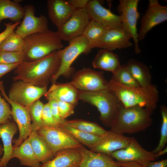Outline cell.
I'll return each instance as SVG.
<instances>
[{
  "instance_id": "1",
  "label": "cell",
  "mask_w": 167,
  "mask_h": 167,
  "mask_svg": "<svg viewBox=\"0 0 167 167\" xmlns=\"http://www.w3.org/2000/svg\"><path fill=\"white\" fill-rule=\"evenodd\" d=\"M62 52V49L55 51L35 61L23 62L15 68L13 81L21 80L40 87H47L59 69Z\"/></svg>"
},
{
  "instance_id": "2",
  "label": "cell",
  "mask_w": 167,
  "mask_h": 167,
  "mask_svg": "<svg viewBox=\"0 0 167 167\" xmlns=\"http://www.w3.org/2000/svg\"><path fill=\"white\" fill-rule=\"evenodd\" d=\"M108 85L125 108L139 106L154 110L156 108L158 91L152 84L145 87H129L119 83L112 78L108 81Z\"/></svg>"
},
{
  "instance_id": "3",
  "label": "cell",
  "mask_w": 167,
  "mask_h": 167,
  "mask_svg": "<svg viewBox=\"0 0 167 167\" xmlns=\"http://www.w3.org/2000/svg\"><path fill=\"white\" fill-rule=\"evenodd\" d=\"M153 111L139 106L125 108L122 105L110 125V130L123 134L144 131L152 124L151 116Z\"/></svg>"
},
{
  "instance_id": "4",
  "label": "cell",
  "mask_w": 167,
  "mask_h": 167,
  "mask_svg": "<svg viewBox=\"0 0 167 167\" xmlns=\"http://www.w3.org/2000/svg\"><path fill=\"white\" fill-rule=\"evenodd\" d=\"M78 99L96 106L100 113L99 118L106 126L110 127L122 105L114 92L109 88L95 91L78 90Z\"/></svg>"
},
{
  "instance_id": "5",
  "label": "cell",
  "mask_w": 167,
  "mask_h": 167,
  "mask_svg": "<svg viewBox=\"0 0 167 167\" xmlns=\"http://www.w3.org/2000/svg\"><path fill=\"white\" fill-rule=\"evenodd\" d=\"M24 39L25 61L39 59L64 47L62 40L56 32L49 30L30 34Z\"/></svg>"
},
{
  "instance_id": "6",
  "label": "cell",
  "mask_w": 167,
  "mask_h": 167,
  "mask_svg": "<svg viewBox=\"0 0 167 167\" xmlns=\"http://www.w3.org/2000/svg\"><path fill=\"white\" fill-rule=\"evenodd\" d=\"M91 49L85 37L82 35L69 41V45L62 49L61 63L57 73L52 79L51 82L53 84L61 75L69 78L73 75L74 68L71 65L77 58L81 54H87Z\"/></svg>"
},
{
  "instance_id": "7",
  "label": "cell",
  "mask_w": 167,
  "mask_h": 167,
  "mask_svg": "<svg viewBox=\"0 0 167 167\" xmlns=\"http://www.w3.org/2000/svg\"><path fill=\"white\" fill-rule=\"evenodd\" d=\"M36 132L47 142L54 156L60 150L68 148L79 149L82 145L59 126L56 127L44 126Z\"/></svg>"
},
{
  "instance_id": "8",
  "label": "cell",
  "mask_w": 167,
  "mask_h": 167,
  "mask_svg": "<svg viewBox=\"0 0 167 167\" xmlns=\"http://www.w3.org/2000/svg\"><path fill=\"white\" fill-rule=\"evenodd\" d=\"M139 0H119L118 10L120 13L122 29L132 37L135 44L134 51L136 54L141 51L138 43L137 23L139 14L137 6Z\"/></svg>"
},
{
  "instance_id": "9",
  "label": "cell",
  "mask_w": 167,
  "mask_h": 167,
  "mask_svg": "<svg viewBox=\"0 0 167 167\" xmlns=\"http://www.w3.org/2000/svg\"><path fill=\"white\" fill-rule=\"evenodd\" d=\"M1 94L11 105V116L19 131L18 139L14 140V148L20 146L32 132L31 120L28 109L10 100L6 93L2 81H0Z\"/></svg>"
},
{
  "instance_id": "10",
  "label": "cell",
  "mask_w": 167,
  "mask_h": 167,
  "mask_svg": "<svg viewBox=\"0 0 167 167\" xmlns=\"http://www.w3.org/2000/svg\"><path fill=\"white\" fill-rule=\"evenodd\" d=\"M47 87H40L17 80L11 85L8 97L12 101L28 109L31 104L46 93Z\"/></svg>"
},
{
  "instance_id": "11",
  "label": "cell",
  "mask_w": 167,
  "mask_h": 167,
  "mask_svg": "<svg viewBox=\"0 0 167 167\" xmlns=\"http://www.w3.org/2000/svg\"><path fill=\"white\" fill-rule=\"evenodd\" d=\"M109 156L118 162H134L144 167L156 159L155 154L143 148L134 137L127 147L113 152Z\"/></svg>"
},
{
  "instance_id": "12",
  "label": "cell",
  "mask_w": 167,
  "mask_h": 167,
  "mask_svg": "<svg viewBox=\"0 0 167 167\" xmlns=\"http://www.w3.org/2000/svg\"><path fill=\"white\" fill-rule=\"evenodd\" d=\"M71 82L82 91H95L109 88L108 81L104 77L103 72L88 68H84L74 74Z\"/></svg>"
},
{
  "instance_id": "13",
  "label": "cell",
  "mask_w": 167,
  "mask_h": 167,
  "mask_svg": "<svg viewBox=\"0 0 167 167\" xmlns=\"http://www.w3.org/2000/svg\"><path fill=\"white\" fill-rule=\"evenodd\" d=\"M90 21L86 8L76 9L70 18L56 32L62 41H68L83 35Z\"/></svg>"
},
{
  "instance_id": "14",
  "label": "cell",
  "mask_w": 167,
  "mask_h": 167,
  "mask_svg": "<svg viewBox=\"0 0 167 167\" xmlns=\"http://www.w3.org/2000/svg\"><path fill=\"white\" fill-rule=\"evenodd\" d=\"M167 20V6L161 5L157 0H149L148 8L141 20L139 40H143L152 28Z\"/></svg>"
},
{
  "instance_id": "15",
  "label": "cell",
  "mask_w": 167,
  "mask_h": 167,
  "mask_svg": "<svg viewBox=\"0 0 167 167\" xmlns=\"http://www.w3.org/2000/svg\"><path fill=\"white\" fill-rule=\"evenodd\" d=\"M86 8L90 21L96 22L108 29H122L120 16L104 7L98 1L89 0Z\"/></svg>"
},
{
  "instance_id": "16",
  "label": "cell",
  "mask_w": 167,
  "mask_h": 167,
  "mask_svg": "<svg viewBox=\"0 0 167 167\" xmlns=\"http://www.w3.org/2000/svg\"><path fill=\"white\" fill-rule=\"evenodd\" d=\"M24 15L23 20L18 26L15 32L23 38L30 34L48 30L47 18L43 15L35 16L34 6L28 5L24 7Z\"/></svg>"
},
{
  "instance_id": "17",
  "label": "cell",
  "mask_w": 167,
  "mask_h": 167,
  "mask_svg": "<svg viewBox=\"0 0 167 167\" xmlns=\"http://www.w3.org/2000/svg\"><path fill=\"white\" fill-rule=\"evenodd\" d=\"M132 138L110 130L90 150L109 156L113 152L127 147Z\"/></svg>"
},
{
  "instance_id": "18",
  "label": "cell",
  "mask_w": 167,
  "mask_h": 167,
  "mask_svg": "<svg viewBox=\"0 0 167 167\" xmlns=\"http://www.w3.org/2000/svg\"><path fill=\"white\" fill-rule=\"evenodd\" d=\"M47 6L49 17L58 29L70 18L76 10L64 0H48Z\"/></svg>"
},
{
  "instance_id": "19",
  "label": "cell",
  "mask_w": 167,
  "mask_h": 167,
  "mask_svg": "<svg viewBox=\"0 0 167 167\" xmlns=\"http://www.w3.org/2000/svg\"><path fill=\"white\" fill-rule=\"evenodd\" d=\"M78 90L71 82L64 83L56 82L44 95L46 100L54 99L77 105Z\"/></svg>"
},
{
  "instance_id": "20",
  "label": "cell",
  "mask_w": 167,
  "mask_h": 167,
  "mask_svg": "<svg viewBox=\"0 0 167 167\" xmlns=\"http://www.w3.org/2000/svg\"><path fill=\"white\" fill-rule=\"evenodd\" d=\"M79 149L82 159L78 167H122L105 154L88 150L83 145Z\"/></svg>"
},
{
  "instance_id": "21",
  "label": "cell",
  "mask_w": 167,
  "mask_h": 167,
  "mask_svg": "<svg viewBox=\"0 0 167 167\" xmlns=\"http://www.w3.org/2000/svg\"><path fill=\"white\" fill-rule=\"evenodd\" d=\"M132 37L122 29H108L98 48L111 51L128 48L132 45Z\"/></svg>"
},
{
  "instance_id": "22",
  "label": "cell",
  "mask_w": 167,
  "mask_h": 167,
  "mask_svg": "<svg viewBox=\"0 0 167 167\" xmlns=\"http://www.w3.org/2000/svg\"><path fill=\"white\" fill-rule=\"evenodd\" d=\"M79 149L68 148L57 152L54 158L39 167H78L81 161Z\"/></svg>"
},
{
  "instance_id": "23",
  "label": "cell",
  "mask_w": 167,
  "mask_h": 167,
  "mask_svg": "<svg viewBox=\"0 0 167 167\" xmlns=\"http://www.w3.org/2000/svg\"><path fill=\"white\" fill-rule=\"evenodd\" d=\"M18 130L15 122L11 121L0 125V138L2 139L3 145V155L1 160L2 167H6L9 161L12 159L14 148L12 144V140Z\"/></svg>"
},
{
  "instance_id": "24",
  "label": "cell",
  "mask_w": 167,
  "mask_h": 167,
  "mask_svg": "<svg viewBox=\"0 0 167 167\" xmlns=\"http://www.w3.org/2000/svg\"><path fill=\"white\" fill-rule=\"evenodd\" d=\"M93 67L113 73L121 66L119 58L112 51L105 49L100 50L93 59Z\"/></svg>"
},
{
  "instance_id": "25",
  "label": "cell",
  "mask_w": 167,
  "mask_h": 167,
  "mask_svg": "<svg viewBox=\"0 0 167 167\" xmlns=\"http://www.w3.org/2000/svg\"><path fill=\"white\" fill-rule=\"evenodd\" d=\"M28 138L35 155L40 162L44 163L54 158V155L51 148L36 131H32Z\"/></svg>"
},
{
  "instance_id": "26",
  "label": "cell",
  "mask_w": 167,
  "mask_h": 167,
  "mask_svg": "<svg viewBox=\"0 0 167 167\" xmlns=\"http://www.w3.org/2000/svg\"><path fill=\"white\" fill-rule=\"evenodd\" d=\"M125 65L140 86L145 87L152 84L149 69L144 64L135 59H131Z\"/></svg>"
},
{
  "instance_id": "27",
  "label": "cell",
  "mask_w": 167,
  "mask_h": 167,
  "mask_svg": "<svg viewBox=\"0 0 167 167\" xmlns=\"http://www.w3.org/2000/svg\"><path fill=\"white\" fill-rule=\"evenodd\" d=\"M12 158H17L20 165L30 167H39L40 162L37 160L28 138L19 146L14 148Z\"/></svg>"
},
{
  "instance_id": "28",
  "label": "cell",
  "mask_w": 167,
  "mask_h": 167,
  "mask_svg": "<svg viewBox=\"0 0 167 167\" xmlns=\"http://www.w3.org/2000/svg\"><path fill=\"white\" fill-rule=\"evenodd\" d=\"M24 15V7L10 0H0V23L5 19L13 22H21Z\"/></svg>"
},
{
  "instance_id": "29",
  "label": "cell",
  "mask_w": 167,
  "mask_h": 167,
  "mask_svg": "<svg viewBox=\"0 0 167 167\" xmlns=\"http://www.w3.org/2000/svg\"><path fill=\"white\" fill-rule=\"evenodd\" d=\"M62 124L79 131L100 137L104 136L108 132L96 122L81 119L73 120L65 119Z\"/></svg>"
},
{
  "instance_id": "30",
  "label": "cell",
  "mask_w": 167,
  "mask_h": 167,
  "mask_svg": "<svg viewBox=\"0 0 167 167\" xmlns=\"http://www.w3.org/2000/svg\"><path fill=\"white\" fill-rule=\"evenodd\" d=\"M107 30L98 23L90 21L83 35L87 39L91 49L98 48Z\"/></svg>"
},
{
  "instance_id": "31",
  "label": "cell",
  "mask_w": 167,
  "mask_h": 167,
  "mask_svg": "<svg viewBox=\"0 0 167 167\" xmlns=\"http://www.w3.org/2000/svg\"><path fill=\"white\" fill-rule=\"evenodd\" d=\"M59 126L70 133L80 143L90 149L96 145L102 137L79 131L63 124H59Z\"/></svg>"
},
{
  "instance_id": "32",
  "label": "cell",
  "mask_w": 167,
  "mask_h": 167,
  "mask_svg": "<svg viewBox=\"0 0 167 167\" xmlns=\"http://www.w3.org/2000/svg\"><path fill=\"white\" fill-rule=\"evenodd\" d=\"M24 38L14 31L2 41L0 45V51H24Z\"/></svg>"
},
{
  "instance_id": "33",
  "label": "cell",
  "mask_w": 167,
  "mask_h": 167,
  "mask_svg": "<svg viewBox=\"0 0 167 167\" xmlns=\"http://www.w3.org/2000/svg\"><path fill=\"white\" fill-rule=\"evenodd\" d=\"M44 104L39 99L33 103L28 108L31 121L32 131H36L44 126L42 119Z\"/></svg>"
},
{
  "instance_id": "34",
  "label": "cell",
  "mask_w": 167,
  "mask_h": 167,
  "mask_svg": "<svg viewBox=\"0 0 167 167\" xmlns=\"http://www.w3.org/2000/svg\"><path fill=\"white\" fill-rule=\"evenodd\" d=\"M112 74V78L122 84L132 87H141L126 69L125 65H121L118 70Z\"/></svg>"
},
{
  "instance_id": "35",
  "label": "cell",
  "mask_w": 167,
  "mask_h": 167,
  "mask_svg": "<svg viewBox=\"0 0 167 167\" xmlns=\"http://www.w3.org/2000/svg\"><path fill=\"white\" fill-rule=\"evenodd\" d=\"M160 112L162 118L161 137L158 146L152 151L155 154H157L164 148L167 142V108L166 106H161Z\"/></svg>"
},
{
  "instance_id": "36",
  "label": "cell",
  "mask_w": 167,
  "mask_h": 167,
  "mask_svg": "<svg viewBox=\"0 0 167 167\" xmlns=\"http://www.w3.org/2000/svg\"><path fill=\"white\" fill-rule=\"evenodd\" d=\"M25 60V56L23 51H0V64L21 63Z\"/></svg>"
},
{
  "instance_id": "37",
  "label": "cell",
  "mask_w": 167,
  "mask_h": 167,
  "mask_svg": "<svg viewBox=\"0 0 167 167\" xmlns=\"http://www.w3.org/2000/svg\"><path fill=\"white\" fill-rule=\"evenodd\" d=\"M12 112L9 103L2 98L0 91V125L11 121Z\"/></svg>"
},
{
  "instance_id": "38",
  "label": "cell",
  "mask_w": 167,
  "mask_h": 167,
  "mask_svg": "<svg viewBox=\"0 0 167 167\" xmlns=\"http://www.w3.org/2000/svg\"><path fill=\"white\" fill-rule=\"evenodd\" d=\"M42 119L44 126L56 127L59 126V124L55 121L54 118L48 102L44 104Z\"/></svg>"
},
{
  "instance_id": "39",
  "label": "cell",
  "mask_w": 167,
  "mask_h": 167,
  "mask_svg": "<svg viewBox=\"0 0 167 167\" xmlns=\"http://www.w3.org/2000/svg\"><path fill=\"white\" fill-rule=\"evenodd\" d=\"M60 117L63 121L66 118L73 114L76 105L67 102L57 101Z\"/></svg>"
},
{
  "instance_id": "40",
  "label": "cell",
  "mask_w": 167,
  "mask_h": 167,
  "mask_svg": "<svg viewBox=\"0 0 167 167\" xmlns=\"http://www.w3.org/2000/svg\"><path fill=\"white\" fill-rule=\"evenodd\" d=\"M48 101L52 114L55 120L58 124L62 123L63 121L59 115L57 101L54 99L49 100Z\"/></svg>"
},
{
  "instance_id": "41",
  "label": "cell",
  "mask_w": 167,
  "mask_h": 167,
  "mask_svg": "<svg viewBox=\"0 0 167 167\" xmlns=\"http://www.w3.org/2000/svg\"><path fill=\"white\" fill-rule=\"evenodd\" d=\"M21 22H19L12 24V23H4L6 28L4 30L0 33V45L4 39L12 32L19 25Z\"/></svg>"
},
{
  "instance_id": "42",
  "label": "cell",
  "mask_w": 167,
  "mask_h": 167,
  "mask_svg": "<svg viewBox=\"0 0 167 167\" xmlns=\"http://www.w3.org/2000/svg\"><path fill=\"white\" fill-rule=\"evenodd\" d=\"M21 63L10 64H0V79L5 74L15 69Z\"/></svg>"
},
{
  "instance_id": "43",
  "label": "cell",
  "mask_w": 167,
  "mask_h": 167,
  "mask_svg": "<svg viewBox=\"0 0 167 167\" xmlns=\"http://www.w3.org/2000/svg\"><path fill=\"white\" fill-rule=\"evenodd\" d=\"M67 2L75 9L85 8L89 0H68Z\"/></svg>"
},
{
  "instance_id": "44",
  "label": "cell",
  "mask_w": 167,
  "mask_h": 167,
  "mask_svg": "<svg viewBox=\"0 0 167 167\" xmlns=\"http://www.w3.org/2000/svg\"><path fill=\"white\" fill-rule=\"evenodd\" d=\"M167 159H165L157 161L150 162L146 167H166Z\"/></svg>"
},
{
  "instance_id": "45",
  "label": "cell",
  "mask_w": 167,
  "mask_h": 167,
  "mask_svg": "<svg viewBox=\"0 0 167 167\" xmlns=\"http://www.w3.org/2000/svg\"><path fill=\"white\" fill-rule=\"evenodd\" d=\"M120 165L122 167H144L139 164L134 162H118Z\"/></svg>"
},
{
  "instance_id": "46",
  "label": "cell",
  "mask_w": 167,
  "mask_h": 167,
  "mask_svg": "<svg viewBox=\"0 0 167 167\" xmlns=\"http://www.w3.org/2000/svg\"><path fill=\"white\" fill-rule=\"evenodd\" d=\"M167 152V148L166 147L165 148H163L162 150L160 151L157 154H155L156 159L161 156L162 155H164L165 153Z\"/></svg>"
},
{
  "instance_id": "47",
  "label": "cell",
  "mask_w": 167,
  "mask_h": 167,
  "mask_svg": "<svg viewBox=\"0 0 167 167\" xmlns=\"http://www.w3.org/2000/svg\"><path fill=\"white\" fill-rule=\"evenodd\" d=\"M3 153V149L2 145L0 144V167H2L1 164V156Z\"/></svg>"
},
{
  "instance_id": "48",
  "label": "cell",
  "mask_w": 167,
  "mask_h": 167,
  "mask_svg": "<svg viewBox=\"0 0 167 167\" xmlns=\"http://www.w3.org/2000/svg\"><path fill=\"white\" fill-rule=\"evenodd\" d=\"M23 0H14L13 1L15 3H16L18 4H19V3L21 2H22Z\"/></svg>"
}]
</instances>
